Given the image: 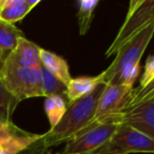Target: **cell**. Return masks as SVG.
<instances>
[{"label":"cell","mask_w":154,"mask_h":154,"mask_svg":"<svg viewBox=\"0 0 154 154\" xmlns=\"http://www.w3.org/2000/svg\"><path fill=\"white\" fill-rule=\"evenodd\" d=\"M154 34V24L141 31L138 35L122 47L115 54V59L107 70L100 73L103 85H126L133 87L140 71L139 61Z\"/></svg>","instance_id":"obj_1"},{"label":"cell","mask_w":154,"mask_h":154,"mask_svg":"<svg viewBox=\"0 0 154 154\" xmlns=\"http://www.w3.org/2000/svg\"><path fill=\"white\" fill-rule=\"evenodd\" d=\"M106 85L100 84L92 93L71 103L57 126L43 134L45 148L66 143L93 119L97 101Z\"/></svg>","instance_id":"obj_2"},{"label":"cell","mask_w":154,"mask_h":154,"mask_svg":"<svg viewBox=\"0 0 154 154\" xmlns=\"http://www.w3.org/2000/svg\"><path fill=\"white\" fill-rule=\"evenodd\" d=\"M117 112L122 114V125L154 138V82L132 89Z\"/></svg>","instance_id":"obj_3"},{"label":"cell","mask_w":154,"mask_h":154,"mask_svg":"<svg viewBox=\"0 0 154 154\" xmlns=\"http://www.w3.org/2000/svg\"><path fill=\"white\" fill-rule=\"evenodd\" d=\"M122 125V114L116 112L101 116L68 140L61 154H89L103 146L118 127Z\"/></svg>","instance_id":"obj_4"},{"label":"cell","mask_w":154,"mask_h":154,"mask_svg":"<svg viewBox=\"0 0 154 154\" xmlns=\"http://www.w3.org/2000/svg\"><path fill=\"white\" fill-rule=\"evenodd\" d=\"M0 80L19 103L28 98L43 96L40 69L22 68L14 63L8 56L0 73Z\"/></svg>","instance_id":"obj_5"},{"label":"cell","mask_w":154,"mask_h":154,"mask_svg":"<svg viewBox=\"0 0 154 154\" xmlns=\"http://www.w3.org/2000/svg\"><path fill=\"white\" fill-rule=\"evenodd\" d=\"M154 24L153 0H131L122 26L111 45L106 52V57L115 55L116 52L138 35L141 31Z\"/></svg>","instance_id":"obj_6"},{"label":"cell","mask_w":154,"mask_h":154,"mask_svg":"<svg viewBox=\"0 0 154 154\" xmlns=\"http://www.w3.org/2000/svg\"><path fill=\"white\" fill-rule=\"evenodd\" d=\"M132 153H154V138L127 125H122L103 146L89 154Z\"/></svg>","instance_id":"obj_7"},{"label":"cell","mask_w":154,"mask_h":154,"mask_svg":"<svg viewBox=\"0 0 154 154\" xmlns=\"http://www.w3.org/2000/svg\"><path fill=\"white\" fill-rule=\"evenodd\" d=\"M43 138V134L18 130L12 124L0 126V154H18Z\"/></svg>","instance_id":"obj_8"},{"label":"cell","mask_w":154,"mask_h":154,"mask_svg":"<svg viewBox=\"0 0 154 154\" xmlns=\"http://www.w3.org/2000/svg\"><path fill=\"white\" fill-rule=\"evenodd\" d=\"M133 87L126 85H106L97 101L93 119L108 114L116 113L125 103Z\"/></svg>","instance_id":"obj_9"},{"label":"cell","mask_w":154,"mask_h":154,"mask_svg":"<svg viewBox=\"0 0 154 154\" xmlns=\"http://www.w3.org/2000/svg\"><path fill=\"white\" fill-rule=\"evenodd\" d=\"M40 50L38 45L21 37L18 40L16 48L8 55V57L17 66L29 69H40Z\"/></svg>","instance_id":"obj_10"},{"label":"cell","mask_w":154,"mask_h":154,"mask_svg":"<svg viewBox=\"0 0 154 154\" xmlns=\"http://www.w3.org/2000/svg\"><path fill=\"white\" fill-rule=\"evenodd\" d=\"M103 84L100 75L92 77H77L72 78L66 87V96L69 106L78 99L87 96L95 90L98 85Z\"/></svg>","instance_id":"obj_11"},{"label":"cell","mask_w":154,"mask_h":154,"mask_svg":"<svg viewBox=\"0 0 154 154\" xmlns=\"http://www.w3.org/2000/svg\"><path fill=\"white\" fill-rule=\"evenodd\" d=\"M39 57H40L41 66L66 87V85L72 79L68 62L57 54L43 49L40 50Z\"/></svg>","instance_id":"obj_12"},{"label":"cell","mask_w":154,"mask_h":154,"mask_svg":"<svg viewBox=\"0 0 154 154\" xmlns=\"http://www.w3.org/2000/svg\"><path fill=\"white\" fill-rule=\"evenodd\" d=\"M32 9L26 0H1L0 1V20L14 24L22 20Z\"/></svg>","instance_id":"obj_13"},{"label":"cell","mask_w":154,"mask_h":154,"mask_svg":"<svg viewBox=\"0 0 154 154\" xmlns=\"http://www.w3.org/2000/svg\"><path fill=\"white\" fill-rule=\"evenodd\" d=\"M21 37H24L21 30L14 24L0 20V50L5 56L15 49Z\"/></svg>","instance_id":"obj_14"},{"label":"cell","mask_w":154,"mask_h":154,"mask_svg":"<svg viewBox=\"0 0 154 154\" xmlns=\"http://www.w3.org/2000/svg\"><path fill=\"white\" fill-rule=\"evenodd\" d=\"M45 111L47 113L51 129L57 126L66 111V103L64 97L59 95H51L45 97Z\"/></svg>","instance_id":"obj_15"},{"label":"cell","mask_w":154,"mask_h":154,"mask_svg":"<svg viewBox=\"0 0 154 154\" xmlns=\"http://www.w3.org/2000/svg\"><path fill=\"white\" fill-rule=\"evenodd\" d=\"M98 0H80L77 13V22L79 28V35L84 36L88 33L93 21L95 9L98 5Z\"/></svg>","instance_id":"obj_16"},{"label":"cell","mask_w":154,"mask_h":154,"mask_svg":"<svg viewBox=\"0 0 154 154\" xmlns=\"http://www.w3.org/2000/svg\"><path fill=\"white\" fill-rule=\"evenodd\" d=\"M19 101L7 90L0 80V126L12 124V115Z\"/></svg>","instance_id":"obj_17"},{"label":"cell","mask_w":154,"mask_h":154,"mask_svg":"<svg viewBox=\"0 0 154 154\" xmlns=\"http://www.w3.org/2000/svg\"><path fill=\"white\" fill-rule=\"evenodd\" d=\"M41 73V85H42V92L43 96L48 97L51 95H59L64 97L66 93V86L62 82L54 77L52 74H50L45 68H40Z\"/></svg>","instance_id":"obj_18"},{"label":"cell","mask_w":154,"mask_h":154,"mask_svg":"<svg viewBox=\"0 0 154 154\" xmlns=\"http://www.w3.org/2000/svg\"><path fill=\"white\" fill-rule=\"evenodd\" d=\"M154 82V57L152 54L148 56L145 64V71L139 80V87H147Z\"/></svg>","instance_id":"obj_19"},{"label":"cell","mask_w":154,"mask_h":154,"mask_svg":"<svg viewBox=\"0 0 154 154\" xmlns=\"http://www.w3.org/2000/svg\"><path fill=\"white\" fill-rule=\"evenodd\" d=\"M7 56L5 55V54L2 53V51L0 50V73H1V70H2L3 68V63H5V59Z\"/></svg>","instance_id":"obj_20"},{"label":"cell","mask_w":154,"mask_h":154,"mask_svg":"<svg viewBox=\"0 0 154 154\" xmlns=\"http://www.w3.org/2000/svg\"><path fill=\"white\" fill-rule=\"evenodd\" d=\"M48 154H50V153H48ZM55 154H60V153H55Z\"/></svg>","instance_id":"obj_21"},{"label":"cell","mask_w":154,"mask_h":154,"mask_svg":"<svg viewBox=\"0 0 154 154\" xmlns=\"http://www.w3.org/2000/svg\"><path fill=\"white\" fill-rule=\"evenodd\" d=\"M0 1H1V0H0Z\"/></svg>","instance_id":"obj_22"}]
</instances>
